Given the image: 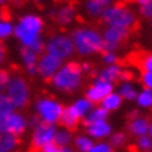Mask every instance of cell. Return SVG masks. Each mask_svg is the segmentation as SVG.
Masks as SVG:
<instances>
[{
  "instance_id": "obj_24",
  "label": "cell",
  "mask_w": 152,
  "mask_h": 152,
  "mask_svg": "<svg viewBox=\"0 0 152 152\" xmlns=\"http://www.w3.org/2000/svg\"><path fill=\"white\" fill-rule=\"evenodd\" d=\"M19 145L18 136L0 134V152H13Z\"/></svg>"
},
{
  "instance_id": "obj_19",
  "label": "cell",
  "mask_w": 152,
  "mask_h": 152,
  "mask_svg": "<svg viewBox=\"0 0 152 152\" xmlns=\"http://www.w3.org/2000/svg\"><path fill=\"white\" fill-rule=\"evenodd\" d=\"M115 92L121 96L123 101L132 102L134 101V98L137 95V87H136V84L133 81H121Z\"/></svg>"
},
{
  "instance_id": "obj_44",
  "label": "cell",
  "mask_w": 152,
  "mask_h": 152,
  "mask_svg": "<svg viewBox=\"0 0 152 152\" xmlns=\"http://www.w3.org/2000/svg\"><path fill=\"white\" fill-rule=\"evenodd\" d=\"M59 152H74V148H71L69 145H66V146H59Z\"/></svg>"
},
{
  "instance_id": "obj_5",
  "label": "cell",
  "mask_w": 152,
  "mask_h": 152,
  "mask_svg": "<svg viewBox=\"0 0 152 152\" xmlns=\"http://www.w3.org/2000/svg\"><path fill=\"white\" fill-rule=\"evenodd\" d=\"M9 101L12 102L15 109H22L28 105L30 98H31V90H30V84L27 83V80L21 75H15L10 77L4 92H3Z\"/></svg>"
},
{
  "instance_id": "obj_25",
  "label": "cell",
  "mask_w": 152,
  "mask_h": 152,
  "mask_svg": "<svg viewBox=\"0 0 152 152\" xmlns=\"http://www.w3.org/2000/svg\"><path fill=\"white\" fill-rule=\"evenodd\" d=\"M72 142V132L68 130V129H56V133H55V139H53V143H56L58 146H66Z\"/></svg>"
},
{
  "instance_id": "obj_46",
  "label": "cell",
  "mask_w": 152,
  "mask_h": 152,
  "mask_svg": "<svg viewBox=\"0 0 152 152\" xmlns=\"http://www.w3.org/2000/svg\"><path fill=\"white\" fill-rule=\"evenodd\" d=\"M3 18H4V12H3V10H1V9H0V21H1V19H3Z\"/></svg>"
},
{
  "instance_id": "obj_11",
  "label": "cell",
  "mask_w": 152,
  "mask_h": 152,
  "mask_svg": "<svg viewBox=\"0 0 152 152\" xmlns=\"http://www.w3.org/2000/svg\"><path fill=\"white\" fill-rule=\"evenodd\" d=\"M114 90H115L114 83L105 81V80H101V78H96L90 86H87V89L84 92V98L89 99L93 105H99L102 99L105 96H108Z\"/></svg>"
},
{
  "instance_id": "obj_38",
  "label": "cell",
  "mask_w": 152,
  "mask_h": 152,
  "mask_svg": "<svg viewBox=\"0 0 152 152\" xmlns=\"http://www.w3.org/2000/svg\"><path fill=\"white\" fill-rule=\"evenodd\" d=\"M40 152H59V146L56 145V143H49V145H45L43 148H40L39 149Z\"/></svg>"
},
{
  "instance_id": "obj_47",
  "label": "cell",
  "mask_w": 152,
  "mask_h": 152,
  "mask_svg": "<svg viewBox=\"0 0 152 152\" xmlns=\"http://www.w3.org/2000/svg\"><path fill=\"white\" fill-rule=\"evenodd\" d=\"M4 3H6V0H0V6H1V4H4Z\"/></svg>"
},
{
  "instance_id": "obj_22",
  "label": "cell",
  "mask_w": 152,
  "mask_h": 152,
  "mask_svg": "<svg viewBox=\"0 0 152 152\" xmlns=\"http://www.w3.org/2000/svg\"><path fill=\"white\" fill-rule=\"evenodd\" d=\"M108 117H109V112H106L101 105H95V106L90 109V112L83 118V121H84V127L89 126V124H92V123H95V121L108 120Z\"/></svg>"
},
{
  "instance_id": "obj_27",
  "label": "cell",
  "mask_w": 152,
  "mask_h": 152,
  "mask_svg": "<svg viewBox=\"0 0 152 152\" xmlns=\"http://www.w3.org/2000/svg\"><path fill=\"white\" fill-rule=\"evenodd\" d=\"M93 139H90L87 134H78L74 137V148L78 152H87L93 145Z\"/></svg>"
},
{
  "instance_id": "obj_30",
  "label": "cell",
  "mask_w": 152,
  "mask_h": 152,
  "mask_svg": "<svg viewBox=\"0 0 152 152\" xmlns=\"http://www.w3.org/2000/svg\"><path fill=\"white\" fill-rule=\"evenodd\" d=\"M13 111H16V109L13 108L12 102L9 101V98L1 92L0 93V118L7 115V114H10V112H13Z\"/></svg>"
},
{
  "instance_id": "obj_1",
  "label": "cell",
  "mask_w": 152,
  "mask_h": 152,
  "mask_svg": "<svg viewBox=\"0 0 152 152\" xmlns=\"http://www.w3.org/2000/svg\"><path fill=\"white\" fill-rule=\"evenodd\" d=\"M45 21L40 15L25 13L22 15L13 27V36L19 42L21 48L31 49L37 55L45 52V40H43Z\"/></svg>"
},
{
  "instance_id": "obj_17",
  "label": "cell",
  "mask_w": 152,
  "mask_h": 152,
  "mask_svg": "<svg viewBox=\"0 0 152 152\" xmlns=\"http://www.w3.org/2000/svg\"><path fill=\"white\" fill-rule=\"evenodd\" d=\"M93 106H95V105L89 101V99H86L84 96H83V98H77L71 105H68V108L71 109V112H74L80 120H83V118L90 112V109H92Z\"/></svg>"
},
{
  "instance_id": "obj_43",
  "label": "cell",
  "mask_w": 152,
  "mask_h": 152,
  "mask_svg": "<svg viewBox=\"0 0 152 152\" xmlns=\"http://www.w3.org/2000/svg\"><path fill=\"white\" fill-rule=\"evenodd\" d=\"M80 66H81V71H83V72L90 71V64H89V62H83V64H80Z\"/></svg>"
},
{
  "instance_id": "obj_40",
  "label": "cell",
  "mask_w": 152,
  "mask_h": 152,
  "mask_svg": "<svg viewBox=\"0 0 152 152\" xmlns=\"http://www.w3.org/2000/svg\"><path fill=\"white\" fill-rule=\"evenodd\" d=\"M4 59H6V48H4V45L0 42V66L3 65Z\"/></svg>"
},
{
  "instance_id": "obj_36",
  "label": "cell",
  "mask_w": 152,
  "mask_h": 152,
  "mask_svg": "<svg viewBox=\"0 0 152 152\" xmlns=\"http://www.w3.org/2000/svg\"><path fill=\"white\" fill-rule=\"evenodd\" d=\"M9 78H10L9 72H7V71H4V69H0V93H1V92H4V87H6V84H7Z\"/></svg>"
},
{
  "instance_id": "obj_39",
  "label": "cell",
  "mask_w": 152,
  "mask_h": 152,
  "mask_svg": "<svg viewBox=\"0 0 152 152\" xmlns=\"http://www.w3.org/2000/svg\"><path fill=\"white\" fill-rule=\"evenodd\" d=\"M132 77H133V74L130 72V71H121V74H120V77H118V80H121V81H130L132 80Z\"/></svg>"
},
{
  "instance_id": "obj_35",
  "label": "cell",
  "mask_w": 152,
  "mask_h": 152,
  "mask_svg": "<svg viewBox=\"0 0 152 152\" xmlns=\"http://www.w3.org/2000/svg\"><path fill=\"white\" fill-rule=\"evenodd\" d=\"M102 62L105 65H114L118 62V56L115 52H103L102 53Z\"/></svg>"
},
{
  "instance_id": "obj_12",
  "label": "cell",
  "mask_w": 152,
  "mask_h": 152,
  "mask_svg": "<svg viewBox=\"0 0 152 152\" xmlns=\"http://www.w3.org/2000/svg\"><path fill=\"white\" fill-rule=\"evenodd\" d=\"M62 64H64L62 59L43 52L37 61V75H40L43 80H50Z\"/></svg>"
},
{
  "instance_id": "obj_42",
  "label": "cell",
  "mask_w": 152,
  "mask_h": 152,
  "mask_svg": "<svg viewBox=\"0 0 152 152\" xmlns=\"http://www.w3.org/2000/svg\"><path fill=\"white\" fill-rule=\"evenodd\" d=\"M27 121H28V126H31V127H34V126H37V124L40 123V120H39L36 115H34V117H31V118H30V120H27Z\"/></svg>"
},
{
  "instance_id": "obj_23",
  "label": "cell",
  "mask_w": 152,
  "mask_h": 152,
  "mask_svg": "<svg viewBox=\"0 0 152 152\" xmlns=\"http://www.w3.org/2000/svg\"><path fill=\"white\" fill-rule=\"evenodd\" d=\"M136 105L140 109H151L152 106V89H142L137 90V95L134 98Z\"/></svg>"
},
{
  "instance_id": "obj_4",
  "label": "cell",
  "mask_w": 152,
  "mask_h": 152,
  "mask_svg": "<svg viewBox=\"0 0 152 152\" xmlns=\"http://www.w3.org/2000/svg\"><path fill=\"white\" fill-rule=\"evenodd\" d=\"M101 18L106 27H115V28H121V30H127V31H130L136 25L134 12L123 4L114 3V4L105 7Z\"/></svg>"
},
{
  "instance_id": "obj_31",
  "label": "cell",
  "mask_w": 152,
  "mask_h": 152,
  "mask_svg": "<svg viewBox=\"0 0 152 152\" xmlns=\"http://www.w3.org/2000/svg\"><path fill=\"white\" fill-rule=\"evenodd\" d=\"M126 140H127V136L123 132H112L109 136V145L112 148H121L126 143Z\"/></svg>"
},
{
  "instance_id": "obj_14",
  "label": "cell",
  "mask_w": 152,
  "mask_h": 152,
  "mask_svg": "<svg viewBox=\"0 0 152 152\" xmlns=\"http://www.w3.org/2000/svg\"><path fill=\"white\" fill-rule=\"evenodd\" d=\"M112 133V124L108 120L95 121L89 126H86V134L93 140H105Z\"/></svg>"
},
{
  "instance_id": "obj_34",
  "label": "cell",
  "mask_w": 152,
  "mask_h": 152,
  "mask_svg": "<svg viewBox=\"0 0 152 152\" xmlns=\"http://www.w3.org/2000/svg\"><path fill=\"white\" fill-rule=\"evenodd\" d=\"M140 83L143 89H152V71H140Z\"/></svg>"
},
{
  "instance_id": "obj_9",
  "label": "cell",
  "mask_w": 152,
  "mask_h": 152,
  "mask_svg": "<svg viewBox=\"0 0 152 152\" xmlns=\"http://www.w3.org/2000/svg\"><path fill=\"white\" fill-rule=\"evenodd\" d=\"M102 34V43H103V50L102 52H117V49L127 40L129 31L115 28V27H106Z\"/></svg>"
},
{
  "instance_id": "obj_21",
  "label": "cell",
  "mask_w": 152,
  "mask_h": 152,
  "mask_svg": "<svg viewBox=\"0 0 152 152\" xmlns=\"http://www.w3.org/2000/svg\"><path fill=\"white\" fill-rule=\"evenodd\" d=\"M123 68L118 65V64H114V65H105V68H102L98 74V78L105 80V81H111V83H115L121 74Z\"/></svg>"
},
{
  "instance_id": "obj_20",
  "label": "cell",
  "mask_w": 152,
  "mask_h": 152,
  "mask_svg": "<svg viewBox=\"0 0 152 152\" xmlns=\"http://www.w3.org/2000/svg\"><path fill=\"white\" fill-rule=\"evenodd\" d=\"M99 105H101L106 112H114V111H117V109H120V108H121V105H123V99H121V96L114 90V92H111L108 96H105V98L101 101Z\"/></svg>"
},
{
  "instance_id": "obj_18",
  "label": "cell",
  "mask_w": 152,
  "mask_h": 152,
  "mask_svg": "<svg viewBox=\"0 0 152 152\" xmlns=\"http://www.w3.org/2000/svg\"><path fill=\"white\" fill-rule=\"evenodd\" d=\"M80 118L74 114V112H71V109L68 108V106H64V111H62V114H61V118H59V123L58 124H61L64 129H68V130H74V129H77V126L80 124Z\"/></svg>"
},
{
  "instance_id": "obj_33",
  "label": "cell",
  "mask_w": 152,
  "mask_h": 152,
  "mask_svg": "<svg viewBox=\"0 0 152 152\" xmlns=\"http://www.w3.org/2000/svg\"><path fill=\"white\" fill-rule=\"evenodd\" d=\"M139 66H140V71H152V55L151 53H143L140 56V61H139Z\"/></svg>"
},
{
  "instance_id": "obj_26",
  "label": "cell",
  "mask_w": 152,
  "mask_h": 152,
  "mask_svg": "<svg viewBox=\"0 0 152 152\" xmlns=\"http://www.w3.org/2000/svg\"><path fill=\"white\" fill-rule=\"evenodd\" d=\"M13 21L9 18H3L0 21V42H4L10 37H13Z\"/></svg>"
},
{
  "instance_id": "obj_3",
  "label": "cell",
  "mask_w": 152,
  "mask_h": 152,
  "mask_svg": "<svg viewBox=\"0 0 152 152\" xmlns=\"http://www.w3.org/2000/svg\"><path fill=\"white\" fill-rule=\"evenodd\" d=\"M83 71L78 62L68 61L61 65V68L50 78V83L55 90L61 93H72L77 92L83 84Z\"/></svg>"
},
{
  "instance_id": "obj_8",
  "label": "cell",
  "mask_w": 152,
  "mask_h": 152,
  "mask_svg": "<svg viewBox=\"0 0 152 152\" xmlns=\"http://www.w3.org/2000/svg\"><path fill=\"white\" fill-rule=\"evenodd\" d=\"M28 129L27 117L21 112H10L0 118V134H12V136H21Z\"/></svg>"
},
{
  "instance_id": "obj_2",
  "label": "cell",
  "mask_w": 152,
  "mask_h": 152,
  "mask_svg": "<svg viewBox=\"0 0 152 152\" xmlns=\"http://www.w3.org/2000/svg\"><path fill=\"white\" fill-rule=\"evenodd\" d=\"M69 39L74 46V53L78 56L87 58L103 50L102 34L93 27H77L71 31Z\"/></svg>"
},
{
  "instance_id": "obj_28",
  "label": "cell",
  "mask_w": 152,
  "mask_h": 152,
  "mask_svg": "<svg viewBox=\"0 0 152 152\" xmlns=\"http://www.w3.org/2000/svg\"><path fill=\"white\" fill-rule=\"evenodd\" d=\"M84 9H86L87 15H90V16H93V18H101L102 12H103V7H102L96 0H86Z\"/></svg>"
},
{
  "instance_id": "obj_15",
  "label": "cell",
  "mask_w": 152,
  "mask_h": 152,
  "mask_svg": "<svg viewBox=\"0 0 152 152\" xmlns=\"http://www.w3.org/2000/svg\"><path fill=\"white\" fill-rule=\"evenodd\" d=\"M75 15H77V12H75V9H74L71 4H62V6H59V7L53 12L55 21H56L59 25H62V27L69 25V24L75 19Z\"/></svg>"
},
{
  "instance_id": "obj_6",
  "label": "cell",
  "mask_w": 152,
  "mask_h": 152,
  "mask_svg": "<svg viewBox=\"0 0 152 152\" xmlns=\"http://www.w3.org/2000/svg\"><path fill=\"white\" fill-rule=\"evenodd\" d=\"M64 111L62 102H59L56 98L52 96H40L34 102V112L36 117L42 123H48L56 126L59 123L61 114Z\"/></svg>"
},
{
  "instance_id": "obj_45",
  "label": "cell",
  "mask_w": 152,
  "mask_h": 152,
  "mask_svg": "<svg viewBox=\"0 0 152 152\" xmlns=\"http://www.w3.org/2000/svg\"><path fill=\"white\" fill-rule=\"evenodd\" d=\"M136 1H137L140 6H142V4H146V3H152V0H136Z\"/></svg>"
},
{
  "instance_id": "obj_41",
  "label": "cell",
  "mask_w": 152,
  "mask_h": 152,
  "mask_svg": "<svg viewBox=\"0 0 152 152\" xmlns=\"http://www.w3.org/2000/svg\"><path fill=\"white\" fill-rule=\"evenodd\" d=\"M96 1L101 4L103 9H105V7H108V6H111V4H114V0H96Z\"/></svg>"
},
{
  "instance_id": "obj_37",
  "label": "cell",
  "mask_w": 152,
  "mask_h": 152,
  "mask_svg": "<svg viewBox=\"0 0 152 152\" xmlns=\"http://www.w3.org/2000/svg\"><path fill=\"white\" fill-rule=\"evenodd\" d=\"M140 15L146 19H151L152 18V3H146V4H142L140 6Z\"/></svg>"
},
{
  "instance_id": "obj_13",
  "label": "cell",
  "mask_w": 152,
  "mask_h": 152,
  "mask_svg": "<svg viewBox=\"0 0 152 152\" xmlns=\"http://www.w3.org/2000/svg\"><path fill=\"white\" fill-rule=\"evenodd\" d=\"M127 130L132 136L140 137V136L152 134V124L149 121V118H146L143 115H136V117H132L129 120Z\"/></svg>"
},
{
  "instance_id": "obj_32",
  "label": "cell",
  "mask_w": 152,
  "mask_h": 152,
  "mask_svg": "<svg viewBox=\"0 0 152 152\" xmlns=\"http://www.w3.org/2000/svg\"><path fill=\"white\" fill-rule=\"evenodd\" d=\"M87 152H114V148L106 140H95Z\"/></svg>"
},
{
  "instance_id": "obj_29",
  "label": "cell",
  "mask_w": 152,
  "mask_h": 152,
  "mask_svg": "<svg viewBox=\"0 0 152 152\" xmlns=\"http://www.w3.org/2000/svg\"><path fill=\"white\" fill-rule=\"evenodd\" d=\"M136 149L139 152H151L152 151V137L151 134L140 136L136 140Z\"/></svg>"
},
{
  "instance_id": "obj_10",
  "label": "cell",
  "mask_w": 152,
  "mask_h": 152,
  "mask_svg": "<svg viewBox=\"0 0 152 152\" xmlns=\"http://www.w3.org/2000/svg\"><path fill=\"white\" fill-rule=\"evenodd\" d=\"M56 133V126L48 124V123H39L37 126L33 127V134H31V145L36 149L43 148L45 145H49L55 139Z\"/></svg>"
},
{
  "instance_id": "obj_7",
  "label": "cell",
  "mask_w": 152,
  "mask_h": 152,
  "mask_svg": "<svg viewBox=\"0 0 152 152\" xmlns=\"http://www.w3.org/2000/svg\"><path fill=\"white\" fill-rule=\"evenodd\" d=\"M45 52L65 61L74 55V46L68 34L56 33L45 42Z\"/></svg>"
},
{
  "instance_id": "obj_48",
  "label": "cell",
  "mask_w": 152,
  "mask_h": 152,
  "mask_svg": "<svg viewBox=\"0 0 152 152\" xmlns=\"http://www.w3.org/2000/svg\"><path fill=\"white\" fill-rule=\"evenodd\" d=\"M33 1H43V0H33Z\"/></svg>"
},
{
  "instance_id": "obj_16",
  "label": "cell",
  "mask_w": 152,
  "mask_h": 152,
  "mask_svg": "<svg viewBox=\"0 0 152 152\" xmlns=\"http://www.w3.org/2000/svg\"><path fill=\"white\" fill-rule=\"evenodd\" d=\"M19 56H21V62L25 66V71L28 72V75H37V61H39L40 55H37L31 49L22 48Z\"/></svg>"
}]
</instances>
